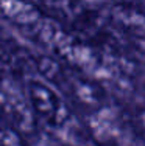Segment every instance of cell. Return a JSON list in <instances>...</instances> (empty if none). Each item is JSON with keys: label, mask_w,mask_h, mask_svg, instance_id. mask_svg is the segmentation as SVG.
Masks as SVG:
<instances>
[{"label": "cell", "mask_w": 145, "mask_h": 146, "mask_svg": "<svg viewBox=\"0 0 145 146\" xmlns=\"http://www.w3.org/2000/svg\"><path fill=\"white\" fill-rule=\"evenodd\" d=\"M3 109L13 123H16L20 129L31 127V115H30V110H33L31 106H27L25 103H20L19 100H16V96L13 95V90L11 95H8V92L3 90Z\"/></svg>", "instance_id": "cell-5"}, {"label": "cell", "mask_w": 145, "mask_h": 146, "mask_svg": "<svg viewBox=\"0 0 145 146\" xmlns=\"http://www.w3.org/2000/svg\"><path fill=\"white\" fill-rule=\"evenodd\" d=\"M3 72L11 76H25L31 68L37 70V62L14 40L3 39Z\"/></svg>", "instance_id": "cell-4"}, {"label": "cell", "mask_w": 145, "mask_h": 146, "mask_svg": "<svg viewBox=\"0 0 145 146\" xmlns=\"http://www.w3.org/2000/svg\"><path fill=\"white\" fill-rule=\"evenodd\" d=\"M131 126L134 127L139 138L145 145V109H136V112L131 117Z\"/></svg>", "instance_id": "cell-6"}, {"label": "cell", "mask_w": 145, "mask_h": 146, "mask_svg": "<svg viewBox=\"0 0 145 146\" xmlns=\"http://www.w3.org/2000/svg\"><path fill=\"white\" fill-rule=\"evenodd\" d=\"M2 14L9 22L28 30L34 36L48 20L42 13L41 3L31 0H2Z\"/></svg>", "instance_id": "cell-3"}, {"label": "cell", "mask_w": 145, "mask_h": 146, "mask_svg": "<svg viewBox=\"0 0 145 146\" xmlns=\"http://www.w3.org/2000/svg\"><path fill=\"white\" fill-rule=\"evenodd\" d=\"M31 2H37V3H41V0H31Z\"/></svg>", "instance_id": "cell-8"}, {"label": "cell", "mask_w": 145, "mask_h": 146, "mask_svg": "<svg viewBox=\"0 0 145 146\" xmlns=\"http://www.w3.org/2000/svg\"><path fill=\"white\" fill-rule=\"evenodd\" d=\"M2 146H23L22 140L19 138V135H16L13 129L9 131L8 127L3 129V137H2Z\"/></svg>", "instance_id": "cell-7"}, {"label": "cell", "mask_w": 145, "mask_h": 146, "mask_svg": "<svg viewBox=\"0 0 145 146\" xmlns=\"http://www.w3.org/2000/svg\"><path fill=\"white\" fill-rule=\"evenodd\" d=\"M28 96L33 113L42 123L51 127H59L65 123L69 110L53 89L39 81H31L28 86Z\"/></svg>", "instance_id": "cell-2"}, {"label": "cell", "mask_w": 145, "mask_h": 146, "mask_svg": "<svg viewBox=\"0 0 145 146\" xmlns=\"http://www.w3.org/2000/svg\"><path fill=\"white\" fill-rule=\"evenodd\" d=\"M36 62L41 75L58 86L63 93H65L77 104L86 109H98L102 106L103 93L94 79L88 78L64 61L58 62L50 58H41L36 59Z\"/></svg>", "instance_id": "cell-1"}]
</instances>
